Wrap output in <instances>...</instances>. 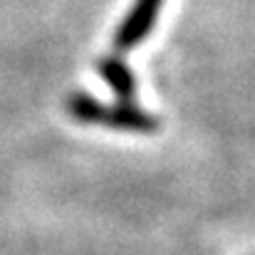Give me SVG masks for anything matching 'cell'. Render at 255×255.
I'll return each instance as SVG.
<instances>
[{
	"label": "cell",
	"instance_id": "6da1fadb",
	"mask_svg": "<svg viewBox=\"0 0 255 255\" xmlns=\"http://www.w3.org/2000/svg\"><path fill=\"white\" fill-rule=\"evenodd\" d=\"M67 112L72 119L82 124H102L109 129H127V131H141L151 134L161 127V119L154 114L134 107L131 102H117V104H104L97 97L87 92H72L67 99Z\"/></svg>",
	"mask_w": 255,
	"mask_h": 255
},
{
	"label": "cell",
	"instance_id": "7a4b0ae2",
	"mask_svg": "<svg viewBox=\"0 0 255 255\" xmlns=\"http://www.w3.org/2000/svg\"><path fill=\"white\" fill-rule=\"evenodd\" d=\"M164 0H134L131 10L127 12V17L122 20V25L114 32V50L127 52L131 47H136L139 42H144L159 17Z\"/></svg>",
	"mask_w": 255,
	"mask_h": 255
},
{
	"label": "cell",
	"instance_id": "3957f363",
	"mask_svg": "<svg viewBox=\"0 0 255 255\" xmlns=\"http://www.w3.org/2000/svg\"><path fill=\"white\" fill-rule=\"evenodd\" d=\"M97 72L99 77L112 87V92L117 94L119 102H131L136 94V80L131 75V70L119 60V57H102L97 62Z\"/></svg>",
	"mask_w": 255,
	"mask_h": 255
}]
</instances>
